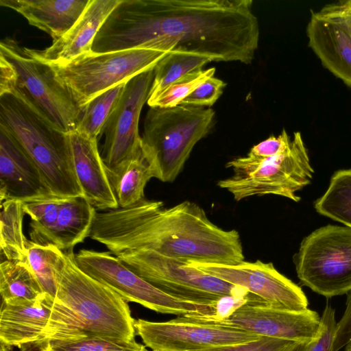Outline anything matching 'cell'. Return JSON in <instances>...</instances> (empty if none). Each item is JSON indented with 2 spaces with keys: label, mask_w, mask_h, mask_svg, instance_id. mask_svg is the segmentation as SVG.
Segmentation results:
<instances>
[{
  "label": "cell",
  "mask_w": 351,
  "mask_h": 351,
  "mask_svg": "<svg viewBox=\"0 0 351 351\" xmlns=\"http://www.w3.org/2000/svg\"><path fill=\"white\" fill-rule=\"evenodd\" d=\"M251 0H121L97 32V53L147 49L250 64L258 46Z\"/></svg>",
  "instance_id": "6da1fadb"
},
{
  "label": "cell",
  "mask_w": 351,
  "mask_h": 351,
  "mask_svg": "<svg viewBox=\"0 0 351 351\" xmlns=\"http://www.w3.org/2000/svg\"><path fill=\"white\" fill-rule=\"evenodd\" d=\"M89 237L117 256L149 250L189 263L237 265L245 261L240 235L213 223L197 204L164 208L145 198L96 213Z\"/></svg>",
  "instance_id": "7a4b0ae2"
},
{
  "label": "cell",
  "mask_w": 351,
  "mask_h": 351,
  "mask_svg": "<svg viewBox=\"0 0 351 351\" xmlns=\"http://www.w3.org/2000/svg\"><path fill=\"white\" fill-rule=\"evenodd\" d=\"M57 281L41 345L51 339L91 337L134 339V319L126 301L84 272L77 265L72 250L64 252Z\"/></svg>",
  "instance_id": "3957f363"
},
{
  "label": "cell",
  "mask_w": 351,
  "mask_h": 351,
  "mask_svg": "<svg viewBox=\"0 0 351 351\" xmlns=\"http://www.w3.org/2000/svg\"><path fill=\"white\" fill-rule=\"evenodd\" d=\"M0 126L15 138L37 167L49 193L62 198L84 195L66 133L13 92L0 93Z\"/></svg>",
  "instance_id": "277c9868"
},
{
  "label": "cell",
  "mask_w": 351,
  "mask_h": 351,
  "mask_svg": "<svg viewBox=\"0 0 351 351\" xmlns=\"http://www.w3.org/2000/svg\"><path fill=\"white\" fill-rule=\"evenodd\" d=\"M0 93L13 92L64 133L76 130L82 108L51 64L14 38L0 43Z\"/></svg>",
  "instance_id": "5b68a950"
},
{
  "label": "cell",
  "mask_w": 351,
  "mask_h": 351,
  "mask_svg": "<svg viewBox=\"0 0 351 351\" xmlns=\"http://www.w3.org/2000/svg\"><path fill=\"white\" fill-rule=\"evenodd\" d=\"M215 114L210 108L150 107L144 121L142 149L155 178L163 182L176 179L195 145L213 128Z\"/></svg>",
  "instance_id": "8992f818"
},
{
  "label": "cell",
  "mask_w": 351,
  "mask_h": 351,
  "mask_svg": "<svg viewBox=\"0 0 351 351\" xmlns=\"http://www.w3.org/2000/svg\"><path fill=\"white\" fill-rule=\"evenodd\" d=\"M234 175L217 186L236 201L254 195H275L299 202L297 192L309 184L314 170L300 132L293 134L289 148L276 156L258 158L247 154L228 162Z\"/></svg>",
  "instance_id": "52a82bcc"
},
{
  "label": "cell",
  "mask_w": 351,
  "mask_h": 351,
  "mask_svg": "<svg viewBox=\"0 0 351 351\" xmlns=\"http://www.w3.org/2000/svg\"><path fill=\"white\" fill-rule=\"evenodd\" d=\"M143 279L181 300L215 307L225 296L243 297L249 304L263 300L247 289L232 285L191 263L149 250L128 251L116 256Z\"/></svg>",
  "instance_id": "ba28073f"
},
{
  "label": "cell",
  "mask_w": 351,
  "mask_h": 351,
  "mask_svg": "<svg viewBox=\"0 0 351 351\" xmlns=\"http://www.w3.org/2000/svg\"><path fill=\"white\" fill-rule=\"evenodd\" d=\"M300 282L326 298L351 290V228L327 225L302 241L293 257Z\"/></svg>",
  "instance_id": "9c48e42d"
},
{
  "label": "cell",
  "mask_w": 351,
  "mask_h": 351,
  "mask_svg": "<svg viewBox=\"0 0 351 351\" xmlns=\"http://www.w3.org/2000/svg\"><path fill=\"white\" fill-rule=\"evenodd\" d=\"M169 53L147 49L103 53L92 51L68 64L53 67L82 109L95 96L154 69Z\"/></svg>",
  "instance_id": "30bf717a"
},
{
  "label": "cell",
  "mask_w": 351,
  "mask_h": 351,
  "mask_svg": "<svg viewBox=\"0 0 351 351\" xmlns=\"http://www.w3.org/2000/svg\"><path fill=\"white\" fill-rule=\"evenodd\" d=\"M77 265L126 302H133L158 313L179 316L215 314V307L175 298L147 282L108 252L81 250L75 254Z\"/></svg>",
  "instance_id": "8fae6325"
},
{
  "label": "cell",
  "mask_w": 351,
  "mask_h": 351,
  "mask_svg": "<svg viewBox=\"0 0 351 351\" xmlns=\"http://www.w3.org/2000/svg\"><path fill=\"white\" fill-rule=\"evenodd\" d=\"M134 328L152 351H201L261 337L234 328L187 320L182 316L163 322L138 319L134 320Z\"/></svg>",
  "instance_id": "7c38bea8"
},
{
  "label": "cell",
  "mask_w": 351,
  "mask_h": 351,
  "mask_svg": "<svg viewBox=\"0 0 351 351\" xmlns=\"http://www.w3.org/2000/svg\"><path fill=\"white\" fill-rule=\"evenodd\" d=\"M187 320L245 330L252 334L300 343L316 339L321 317L313 310L285 311L245 304L228 317L213 319L203 315L182 316Z\"/></svg>",
  "instance_id": "4fadbf2b"
},
{
  "label": "cell",
  "mask_w": 351,
  "mask_h": 351,
  "mask_svg": "<svg viewBox=\"0 0 351 351\" xmlns=\"http://www.w3.org/2000/svg\"><path fill=\"white\" fill-rule=\"evenodd\" d=\"M154 69L129 80L104 128L102 159L107 171L116 169L142 149L138 132L141 110L149 97Z\"/></svg>",
  "instance_id": "5bb4252c"
},
{
  "label": "cell",
  "mask_w": 351,
  "mask_h": 351,
  "mask_svg": "<svg viewBox=\"0 0 351 351\" xmlns=\"http://www.w3.org/2000/svg\"><path fill=\"white\" fill-rule=\"evenodd\" d=\"M197 268L232 285L247 289L269 307L292 311L308 308L302 288L280 274L272 263L243 261L237 265L191 263Z\"/></svg>",
  "instance_id": "9a60e30c"
},
{
  "label": "cell",
  "mask_w": 351,
  "mask_h": 351,
  "mask_svg": "<svg viewBox=\"0 0 351 351\" xmlns=\"http://www.w3.org/2000/svg\"><path fill=\"white\" fill-rule=\"evenodd\" d=\"M306 34L322 65L351 87V36L341 20L324 6L311 13Z\"/></svg>",
  "instance_id": "2e32d148"
},
{
  "label": "cell",
  "mask_w": 351,
  "mask_h": 351,
  "mask_svg": "<svg viewBox=\"0 0 351 351\" xmlns=\"http://www.w3.org/2000/svg\"><path fill=\"white\" fill-rule=\"evenodd\" d=\"M67 134L74 170L84 196L95 209L119 208L98 149L97 138H90L77 130Z\"/></svg>",
  "instance_id": "e0dca14e"
},
{
  "label": "cell",
  "mask_w": 351,
  "mask_h": 351,
  "mask_svg": "<svg viewBox=\"0 0 351 351\" xmlns=\"http://www.w3.org/2000/svg\"><path fill=\"white\" fill-rule=\"evenodd\" d=\"M49 193L37 167L15 138L0 126L1 203L7 199L23 202Z\"/></svg>",
  "instance_id": "ac0fdd59"
},
{
  "label": "cell",
  "mask_w": 351,
  "mask_h": 351,
  "mask_svg": "<svg viewBox=\"0 0 351 351\" xmlns=\"http://www.w3.org/2000/svg\"><path fill=\"white\" fill-rule=\"evenodd\" d=\"M121 0H90L74 25L43 50L33 53L52 66L68 64L92 52L95 38L103 23Z\"/></svg>",
  "instance_id": "d6986e66"
},
{
  "label": "cell",
  "mask_w": 351,
  "mask_h": 351,
  "mask_svg": "<svg viewBox=\"0 0 351 351\" xmlns=\"http://www.w3.org/2000/svg\"><path fill=\"white\" fill-rule=\"evenodd\" d=\"M53 298L45 294L32 302L8 304L1 302L0 342L19 347L39 348L48 324Z\"/></svg>",
  "instance_id": "ffe728a7"
},
{
  "label": "cell",
  "mask_w": 351,
  "mask_h": 351,
  "mask_svg": "<svg viewBox=\"0 0 351 351\" xmlns=\"http://www.w3.org/2000/svg\"><path fill=\"white\" fill-rule=\"evenodd\" d=\"M90 0H0L1 6L21 14L28 23L57 40L77 21Z\"/></svg>",
  "instance_id": "44dd1931"
},
{
  "label": "cell",
  "mask_w": 351,
  "mask_h": 351,
  "mask_svg": "<svg viewBox=\"0 0 351 351\" xmlns=\"http://www.w3.org/2000/svg\"><path fill=\"white\" fill-rule=\"evenodd\" d=\"M96 213L84 195L63 198L58 217L56 246L67 251L84 241L90 234Z\"/></svg>",
  "instance_id": "7402d4cb"
},
{
  "label": "cell",
  "mask_w": 351,
  "mask_h": 351,
  "mask_svg": "<svg viewBox=\"0 0 351 351\" xmlns=\"http://www.w3.org/2000/svg\"><path fill=\"white\" fill-rule=\"evenodd\" d=\"M119 207L132 206L145 198L144 190L154 173L143 149L129 160L107 171Z\"/></svg>",
  "instance_id": "603a6c76"
},
{
  "label": "cell",
  "mask_w": 351,
  "mask_h": 351,
  "mask_svg": "<svg viewBox=\"0 0 351 351\" xmlns=\"http://www.w3.org/2000/svg\"><path fill=\"white\" fill-rule=\"evenodd\" d=\"M0 293L1 302L8 304L32 302L45 294L27 262L8 260L0 264Z\"/></svg>",
  "instance_id": "cb8c5ba5"
},
{
  "label": "cell",
  "mask_w": 351,
  "mask_h": 351,
  "mask_svg": "<svg viewBox=\"0 0 351 351\" xmlns=\"http://www.w3.org/2000/svg\"><path fill=\"white\" fill-rule=\"evenodd\" d=\"M0 249L5 260L27 262L28 240L23 231L25 213L19 199H7L1 203Z\"/></svg>",
  "instance_id": "d4e9b609"
},
{
  "label": "cell",
  "mask_w": 351,
  "mask_h": 351,
  "mask_svg": "<svg viewBox=\"0 0 351 351\" xmlns=\"http://www.w3.org/2000/svg\"><path fill=\"white\" fill-rule=\"evenodd\" d=\"M212 62L208 58L185 51L173 50L155 66L154 77L147 103L155 99L163 90L182 77L202 70Z\"/></svg>",
  "instance_id": "484cf974"
},
{
  "label": "cell",
  "mask_w": 351,
  "mask_h": 351,
  "mask_svg": "<svg viewBox=\"0 0 351 351\" xmlns=\"http://www.w3.org/2000/svg\"><path fill=\"white\" fill-rule=\"evenodd\" d=\"M62 199L49 193L23 202L24 212L31 218L32 241L56 246L58 217Z\"/></svg>",
  "instance_id": "4316f807"
},
{
  "label": "cell",
  "mask_w": 351,
  "mask_h": 351,
  "mask_svg": "<svg viewBox=\"0 0 351 351\" xmlns=\"http://www.w3.org/2000/svg\"><path fill=\"white\" fill-rule=\"evenodd\" d=\"M316 211L351 228V169L337 171L322 196L315 200Z\"/></svg>",
  "instance_id": "83f0119b"
},
{
  "label": "cell",
  "mask_w": 351,
  "mask_h": 351,
  "mask_svg": "<svg viewBox=\"0 0 351 351\" xmlns=\"http://www.w3.org/2000/svg\"><path fill=\"white\" fill-rule=\"evenodd\" d=\"M126 82L114 86L88 101L82 109L76 130L93 138L100 136L120 99Z\"/></svg>",
  "instance_id": "f1b7e54d"
},
{
  "label": "cell",
  "mask_w": 351,
  "mask_h": 351,
  "mask_svg": "<svg viewBox=\"0 0 351 351\" xmlns=\"http://www.w3.org/2000/svg\"><path fill=\"white\" fill-rule=\"evenodd\" d=\"M64 251L53 245H43L28 241L27 262L44 293L54 299L57 291V273Z\"/></svg>",
  "instance_id": "f546056e"
},
{
  "label": "cell",
  "mask_w": 351,
  "mask_h": 351,
  "mask_svg": "<svg viewBox=\"0 0 351 351\" xmlns=\"http://www.w3.org/2000/svg\"><path fill=\"white\" fill-rule=\"evenodd\" d=\"M39 351H147L145 346L134 339L91 337L72 340L51 339L38 348Z\"/></svg>",
  "instance_id": "4dcf8cb0"
},
{
  "label": "cell",
  "mask_w": 351,
  "mask_h": 351,
  "mask_svg": "<svg viewBox=\"0 0 351 351\" xmlns=\"http://www.w3.org/2000/svg\"><path fill=\"white\" fill-rule=\"evenodd\" d=\"M215 73V67L191 73L171 84L155 99L147 104L149 107L159 108L177 106L201 84L213 77Z\"/></svg>",
  "instance_id": "1f68e13d"
},
{
  "label": "cell",
  "mask_w": 351,
  "mask_h": 351,
  "mask_svg": "<svg viewBox=\"0 0 351 351\" xmlns=\"http://www.w3.org/2000/svg\"><path fill=\"white\" fill-rule=\"evenodd\" d=\"M336 325L335 310L327 304L321 317L317 337L309 342L300 343L294 351H332Z\"/></svg>",
  "instance_id": "d6a6232c"
},
{
  "label": "cell",
  "mask_w": 351,
  "mask_h": 351,
  "mask_svg": "<svg viewBox=\"0 0 351 351\" xmlns=\"http://www.w3.org/2000/svg\"><path fill=\"white\" fill-rule=\"evenodd\" d=\"M300 343L261 336L243 343L228 345L201 351H294Z\"/></svg>",
  "instance_id": "836d02e7"
},
{
  "label": "cell",
  "mask_w": 351,
  "mask_h": 351,
  "mask_svg": "<svg viewBox=\"0 0 351 351\" xmlns=\"http://www.w3.org/2000/svg\"><path fill=\"white\" fill-rule=\"evenodd\" d=\"M226 86V84L223 80L211 77L201 84L180 104L210 108L222 95Z\"/></svg>",
  "instance_id": "e575fe53"
},
{
  "label": "cell",
  "mask_w": 351,
  "mask_h": 351,
  "mask_svg": "<svg viewBox=\"0 0 351 351\" xmlns=\"http://www.w3.org/2000/svg\"><path fill=\"white\" fill-rule=\"evenodd\" d=\"M291 141V139L286 130H282L278 136H271L254 145L247 155L258 158L272 157L286 151L289 148Z\"/></svg>",
  "instance_id": "d590c367"
},
{
  "label": "cell",
  "mask_w": 351,
  "mask_h": 351,
  "mask_svg": "<svg viewBox=\"0 0 351 351\" xmlns=\"http://www.w3.org/2000/svg\"><path fill=\"white\" fill-rule=\"evenodd\" d=\"M346 296V310L337 322L332 351H339L351 341V290Z\"/></svg>",
  "instance_id": "8d00e7d4"
},
{
  "label": "cell",
  "mask_w": 351,
  "mask_h": 351,
  "mask_svg": "<svg viewBox=\"0 0 351 351\" xmlns=\"http://www.w3.org/2000/svg\"><path fill=\"white\" fill-rule=\"evenodd\" d=\"M249 304V300L243 297L225 296L220 298L215 305V314L206 316L213 319H221L228 317L236 309L245 304Z\"/></svg>",
  "instance_id": "74e56055"
},
{
  "label": "cell",
  "mask_w": 351,
  "mask_h": 351,
  "mask_svg": "<svg viewBox=\"0 0 351 351\" xmlns=\"http://www.w3.org/2000/svg\"><path fill=\"white\" fill-rule=\"evenodd\" d=\"M325 6L341 20L351 36V0L340 1Z\"/></svg>",
  "instance_id": "f35d334b"
},
{
  "label": "cell",
  "mask_w": 351,
  "mask_h": 351,
  "mask_svg": "<svg viewBox=\"0 0 351 351\" xmlns=\"http://www.w3.org/2000/svg\"><path fill=\"white\" fill-rule=\"evenodd\" d=\"M12 346L0 342V351H11Z\"/></svg>",
  "instance_id": "ab89813d"
},
{
  "label": "cell",
  "mask_w": 351,
  "mask_h": 351,
  "mask_svg": "<svg viewBox=\"0 0 351 351\" xmlns=\"http://www.w3.org/2000/svg\"><path fill=\"white\" fill-rule=\"evenodd\" d=\"M345 351H351V341L345 346Z\"/></svg>",
  "instance_id": "60d3db41"
}]
</instances>
